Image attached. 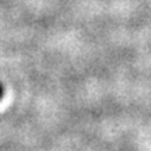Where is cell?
I'll use <instances>...</instances> for the list:
<instances>
[{
    "instance_id": "cell-1",
    "label": "cell",
    "mask_w": 151,
    "mask_h": 151,
    "mask_svg": "<svg viewBox=\"0 0 151 151\" xmlns=\"http://www.w3.org/2000/svg\"><path fill=\"white\" fill-rule=\"evenodd\" d=\"M3 95H4V90H3V86L0 84V99L3 98Z\"/></svg>"
}]
</instances>
